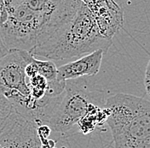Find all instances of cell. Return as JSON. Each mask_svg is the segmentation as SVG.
Here are the masks:
<instances>
[{"instance_id":"30bf717a","label":"cell","mask_w":150,"mask_h":148,"mask_svg":"<svg viewBox=\"0 0 150 148\" xmlns=\"http://www.w3.org/2000/svg\"><path fill=\"white\" fill-rule=\"evenodd\" d=\"M13 109L14 108L9 100L2 93H0V121L7 117Z\"/></svg>"},{"instance_id":"8992f818","label":"cell","mask_w":150,"mask_h":148,"mask_svg":"<svg viewBox=\"0 0 150 148\" xmlns=\"http://www.w3.org/2000/svg\"><path fill=\"white\" fill-rule=\"evenodd\" d=\"M90 9L99 32L112 39L123 28L124 12L114 0H80Z\"/></svg>"},{"instance_id":"7c38bea8","label":"cell","mask_w":150,"mask_h":148,"mask_svg":"<svg viewBox=\"0 0 150 148\" xmlns=\"http://www.w3.org/2000/svg\"><path fill=\"white\" fill-rule=\"evenodd\" d=\"M9 51V50L6 47L5 44L4 43L2 38L0 36V59H1L2 57H4L5 55H7Z\"/></svg>"},{"instance_id":"277c9868","label":"cell","mask_w":150,"mask_h":148,"mask_svg":"<svg viewBox=\"0 0 150 148\" xmlns=\"http://www.w3.org/2000/svg\"><path fill=\"white\" fill-rule=\"evenodd\" d=\"M104 93L92 91L83 77L66 82L65 89L46 126L58 134H67L96 106H105Z\"/></svg>"},{"instance_id":"52a82bcc","label":"cell","mask_w":150,"mask_h":148,"mask_svg":"<svg viewBox=\"0 0 150 148\" xmlns=\"http://www.w3.org/2000/svg\"><path fill=\"white\" fill-rule=\"evenodd\" d=\"M104 54L103 50H97L57 67L56 79L60 82H67L84 76L96 75L100 70Z\"/></svg>"},{"instance_id":"3957f363","label":"cell","mask_w":150,"mask_h":148,"mask_svg":"<svg viewBox=\"0 0 150 148\" xmlns=\"http://www.w3.org/2000/svg\"><path fill=\"white\" fill-rule=\"evenodd\" d=\"M33 57L28 51L10 50L0 59V93L15 111L39 127L38 111L31 95L29 77L25 73V68Z\"/></svg>"},{"instance_id":"9c48e42d","label":"cell","mask_w":150,"mask_h":148,"mask_svg":"<svg viewBox=\"0 0 150 148\" xmlns=\"http://www.w3.org/2000/svg\"><path fill=\"white\" fill-rule=\"evenodd\" d=\"M37 67L38 74L42 75L48 82H52L56 80L57 76V67L56 64L50 60H38L34 59Z\"/></svg>"},{"instance_id":"6da1fadb","label":"cell","mask_w":150,"mask_h":148,"mask_svg":"<svg viewBox=\"0 0 150 148\" xmlns=\"http://www.w3.org/2000/svg\"><path fill=\"white\" fill-rule=\"evenodd\" d=\"M112 44V39L101 34L92 14L82 3L73 18L30 54L55 63L78 59L97 50L107 53Z\"/></svg>"},{"instance_id":"4fadbf2b","label":"cell","mask_w":150,"mask_h":148,"mask_svg":"<svg viewBox=\"0 0 150 148\" xmlns=\"http://www.w3.org/2000/svg\"><path fill=\"white\" fill-rule=\"evenodd\" d=\"M0 16H1V4H0Z\"/></svg>"},{"instance_id":"ba28073f","label":"cell","mask_w":150,"mask_h":148,"mask_svg":"<svg viewBox=\"0 0 150 148\" xmlns=\"http://www.w3.org/2000/svg\"><path fill=\"white\" fill-rule=\"evenodd\" d=\"M33 10L71 19L82 4L80 0H12Z\"/></svg>"},{"instance_id":"8fae6325","label":"cell","mask_w":150,"mask_h":148,"mask_svg":"<svg viewBox=\"0 0 150 148\" xmlns=\"http://www.w3.org/2000/svg\"><path fill=\"white\" fill-rule=\"evenodd\" d=\"M143 84L146 91V95L149 97L150 94V61L148 62V64L145 69V74L143 78Z\"/></svg>"},{"instance_id":"7a4b0ae2","label":"cell","mask_w":150,"mask_h":148,"mask_svg":"<svg viewBox=\"0 0 150 148\" xmlns=\"http://www.w3.org/2000/svg\"><path fill=\"white\" fill-rule=\"evenodd\" d=\"M109 115L106 123L114 148H150V102L127 93H117L105 101Z\"/></svg>"},{"instance_id":"5b68a950","label":"cell","mask_w":150,"mask_h":148,"mask_svg":"<svg viewBox=\"0 0 150 148\" xmlns=\"http://www.w3.org/2000/svg\"><path fill=\"white\" fill-rule=\"evenodd\" d=\"M0 148H41L38 126L13 109L0 121Z\"/></svg>"}]
</instances>
